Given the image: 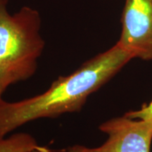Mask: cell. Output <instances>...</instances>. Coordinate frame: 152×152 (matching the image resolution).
<instances>
[{
    "label": "cell",
    "instance_id": "obj_1",
    "mask_svg": "<svg viewBox=\"0 0 152 152\" xmlns=\"http://www.w3.org/2000/svg\"><path fill=\"white\" fill-rule=\"evenodd\" d=\"M133 56L115 44L82 64L66 76H59L45 92L16 102L0 99V140L26 123L79 112L90 94L98 90Z\"/></svg>",
    "mask_w": 152,
    "mask_h": 152
},
{
    "label": "cell",
    "instance_id": "obj_7",
    "mask_svg": "<svg viewBox=\"0 0 152 152\" xmlns=\"http://www.w3.org/2000/svg\"><path fill=\"white\" fill-rule=\"evenodd\" d=\"M2 99V97H1V96H0V99Z\"/></svg>",
    "mask_w": 152,
    "mask_h": 152
},
{
    "label": "cell",
    "instance_id": "obj_4",
    "mask_svg": "<svg viewBox=\"0 0 152 152\" xmlns=\"http://www.w3.org/2000/svg\"><path fill=\"white\" fill-rule=\"evenodd\" d=\"M118 43L133 58L152 60V0H125Z\"/></svg>",
    "mask_w": 152,
    "mask_h": 152
},
{
    "label": "cell",
    "instance_id": "obj_2",
    "mask_svg": "<svg viewBox=\"0 0 152 152\" xmlns=\"http://www.w3.org/2000/svg\"><path fill=\"white\" fill-rule=\"evenodd\" d=\"M8 0H0V96L11 85L35 73L45 42L39 11L28 6L11 15Z\"/></svg>",
    "mask_w": 152,
    "mask_h": 152
},
{
    "label": "cell",
    "instance_id": "obj_3",
    "mask_svg": "<svg viewBox=\"0 0 152 152\" xmlns=\"http://www.w3.org/2000/svg\"><path fill=\"white\" fill-rule=\"evenodd\" d=\"M108 134L107 140L99 147L75 144L66 152H150L152 141V121L126 116L110 119L99 125Z\"/></svg>",
    "mask_w": 152,
    "mask_h": 152
},
{
    "label": "cell",
    "instance_id": "obj_6",
    "mask_svg": "<svg viewBox=\"0 0 152 152\" xmlns=\"http://www.w3.org/2000/svg\"><path fill=\"white\" fill-rule=\"evenodd\" d=\"M125 116L132 119H139L146 121H152V101L148 104H144L138 111H130Z\"/></svg>",
    "mask_w": 152,
    "mask_h": 152
},
{
    "label": "cell",
    "instance_id": "obj_5",
    "mask_svg": "<svg viewBox=\"0 0 152 152\" xmlns=\"http://www.w3.org/2000/svg\"><path fill=\"white\" fill-rule=\"evenodd\" d=\"M39 147L35 139L25 132L0 140V152H32Z\"/></svg>",
    "mask_w": 152,
    "mask_h": 152
}]
</instances>
